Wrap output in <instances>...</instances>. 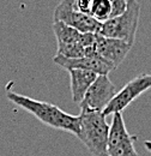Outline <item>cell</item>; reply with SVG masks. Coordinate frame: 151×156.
Listing matches in <instances>:
<instances>
[{
	"instance_id": "cell-3",
	"label": "cell",
	"mask_w": 151,
	"mask_h": 156,
	"mask_svg": "<svg viewBox=\"0 0 151 156\" xmlns=\"http://www.w3.org/2000/svg\"><path fill=\"white\" fill-rule=\"evenodd\" d=\"M140 12L142 6L137 0H127V7L125 12L101 23L97 34L104 37L122 40L134 44Z\"/></svg>"
},
{
	"instance_id": "cell-2",
	"label": "cell",
	"mask_w": 151,
	"mask_h": 156,
	"mask_svg": "<svg viewBox=\"0 0 151 156\" xmlns=\"http://www.w3.org/2000/svg\"><path fill=\"white\" fill-rule=\"evenodd\" d=\"M80 132L78 138L93 156L108 155L109 126L102 112L80 108Z\"/></svg>"
},
{
	"instance_id": "cell-13",
	"label": "cell",
	"mask_w": 151,
	"mask_h": 156,
	"mask_svg": "<svg viewBox=\"0 0 151 156\" xmlns=\"http://www.w3.org/2000/svg\"><path fill=\"white\" fill-rule=\"evenodd\" d=\"M111 4H112V7H113L112 18L124 13L126 7H127V0H111Z\"/></svg>"
},
{
	"instance_id": "cell-15",
	"label": "cell",
	"mask_w": 151,
	"mask_h": 156,
	"mask_svg": "<svg viewBox=\"0 0 151 156\" xmlns=\"http://www.w3.org/2000/svg\"><path fill=\"white\" fill-rule=\"evenodd\" d=\"M144 145H145V149H146L149 153H151V140H145V142H144Z\"/></svg>"
},
{
	"instance_id": "cell-10",
	"label": "cell",
	"mask_w": 151,
	"mask_h": 156,
	"mask_svg": "<svg viewBox=\"0 0 151 156\" xmlns=\"http://www.w3.org/2000/svg\"><path fill=\"white\" fill-rule=\"evenodd\" d=\"M68 73H70V79H71L72 101L77 105H80L86 91L96 80L97 75L90 71H84V70H70Z\"/></svg>"
},
{
	"instance_id": "cell-9",
	"label": "cell",
	"mask_w": 151,
	"mask_h": 156,
	"mask_svg": "<svg viewBox=\"0 0 151 156\" xmlns=\"http://www.w3.org/2000/svg\"><path fill=\"white\" fill-rule=\"evenodd\" d=\"M133 44L118 39H109L97 34L96 52L100 57L112 62L115 69L125 60Z\"/></svg>"
},
{
	"instance_id": "cell-1",
	"label": "cell",
	"mask_w": 151,
	"mask_h": 156,
	"mask_svg": "<svg viewBox=\"0 0 151 156\" xmlns=\"http://www.w3.org/2000/svg\"><path fill=\"white\" fill-rule=\"evenodd\" d=\"M7 98L16 106L25 109L28 113L33 114L42 124L49 127L73 133L77 137L80 132L79 115L68 114L64 112L62 109H60L59 107H57L55 105L35 100V98L20 95L13 91H7Z\"/></svg>"
},
{
	"instance_id": "cell-5",
	"label": "cell",
	"mask_w": 151,
	"mask_h": 156,
	"mask_svg": "<svg viewBox=\"0 0 151 156\" xmlns=\"http://www.w3.org/2000/svg\"><path fill=\"white\" fill-rule=\"evenodd\" d=\"M54 20L75 28L79 33H98L101 23L77 10L73 0H61L54 9Z\"/></svg>"
},
{
	"instance_id": "cell-12",
	"label": "cell",
	"mask_w": 151,
	"mask_h": 156,
	"mask_svg": "<svg viewBox=\"0 0 151 156\" xmlns=\"http://www.w3.org/2000/svg\"><path fill=\"white\" fill-rule=\"evenodd\" d=\"M113 7L111 0H91L90 6V16L98 23H103L112 18Z\"/></svg>"
},
{
	"instance_id": "cell-11",
	"label": "cell",
	"mask_w": 151,
	"mask_h": 156,
	"mask_svg": "<svg viewBox=\"0 0 151 156\" xmlns=\"http://www.w3.org/2000/svg\"><path fill=\"white\" fill-rule=\"evenodd\" d=\"M53 31L57 39L58 47H64L68 44H73L80 42V37L83 33H79L75 28L68 27L61 22L53 20Z\"/></svg>"
},
{
	"instance_id": "cell-6",
	"label": "cell",
	"mask_w": 151,
	"mask_h": 156,
	"mask_svg": "<svg viewBox=\"0 0 151 156\" xmlns=\"http://www.w3.org/2000/svg\"><path fill=\"white\" fill-rule=\"evenodd\" d=\"M134 139L126 129L122 113L113 114L109 126L108 155L109 156H138L134 148Z\"/></svg>"
},
{
	"instance_id": "cell-14",
	"label": "cell",
	"mask_w": 151,
	"mask_h": 156,
	"mask_svg": "<svg viewBox=\"0 0 151 156\" xmlns=\"http://www.w3.org/2000/svg\"><path fill=\"white\" fill-rule=\"evenodd\" d=\"M75 6L78 11L89 15L90 13V6H91V0H73ZM90 16V15H89Z\"/></svg>"
},
{
	"instance_id": "cell-7",
	"label": "cell",
	"mask_w": 151,
	"mask_h": 156,
	"mask_svg": "<svg viewBox=\"0 0 151 156\" xmlns=\"http://www.w3.org/2000/svg\"><path fill=\"white\" fill-rule=\"evenodd\" d=\"M115 94V85L111 78L108 76H97L96 80L86 91L79 107L103 112Z\"/></svg>"
},
{
	"instance_id": "cell-8",
	"label": "cell",
	"mask_w": 151,
	"mask_h": 156,
	"mask_svg": "<svg viewBox=\"0 0 151 156\" xmlns=\"http://www.w3.org/2000/svg\"><path fill=\"white\" fill-rule=\"evenodd\" d=\"M53 61L58 66L70 71V70H84L94 72L97 76H108L109 72L115 70L112 62L107 61L100 55H93V57H82V58H64L61 55H55Z\"/></svg>"
},
{
	"instance_id": "cell-4",
	"label": "cell",
	"mask_w": 151,
	"mask_h": 156,
	"mask_svg": "<svg viewBox=\"0 0 151 156\" xmlns=\"http://www.w3.org/2000/svg\"><path fill=\"white\" fill-rule=\"evenodd\" d=\"M151 88V73H143L131 79L124 88H121L112 98L109 105L102 112L104 117L122 113L135 98Z\"/></svg>"
}]
</instances>
